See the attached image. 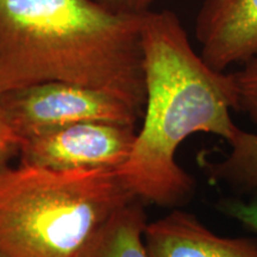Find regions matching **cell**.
<instances>
[{
	"label": "cell",
	"mask_w": 257,
	"mask_h": 257,
	"mask_svg": "<svg viewBox=\"0 0 257 257\" xmlns=\"http://www.w3.org/2000/svg\"><path fill=\"white\" fill-rule=\"evenodd\" d=\"M144 242L150 257H257V237L219 236L179 208L148 221Z\"/></svg>",
	"instance_id": "7"
},
{
	"label": "cell",
	"mask_w": 257,
	"mask_h": 257,
	"mask_svg": "<svg viewBox=\"0 0 257 257\" xmlns=\"http://www.w3.org/2000/svg\"><path fill=\"white\" fill-rule=\"evenodd\" d=\"M144 202L128 201L96 230L79 257H150L144 242Z\"/></svg>",
	"instance_id": "8"
},
{
	"label": "cell",
	"mask_w": 257,
	"mask_h": 257,
	"mask_svg": "<svg viewBox=\"0 0 257 257\" xmlns=\"http://www.w3.org/2000/svg\"><path fill=\"white\" fill-rule=\"evenodd\" d=\"M146 79L143 125L118 175L141 201L167 208L194 197V176L176 162L181 144L204 133L229 142L238 126L232 73L211 68L193 49L181 19L170 10L142 17Z\"/></svg>",
	"instance_id": "1"
},
{
	"label": "cell",
	"mask_w": 257,
	"mask_h": 257,
	"mask_svg": "<svg viewBox=\"0 0 257 257\" xmlns=\"http://www.w3.org/2000/svg\"><path fill=\"white\" fill-rule=\"evenodd\" d=\"M231 152L219 161L199 156V167L212 184L225 185L236 192L257 189V134L238 128L227 142Z\"/></svg>",
	"instance_id": "9"
},
{
	"label": "cell",
	"mask_w": 257,
	"mask_h": 257,
	"mask_svg": "<svg viewBox=\"0 0 257 257\" xmlns=\"http://www.w3.org/2000/svg\"><path fill=\"white\" fill-rule=\"evenodd\" d=\"M136 125L82 121L22 138L19 163L53 170H117L133 149Z\"/></svg>",
	"instance_id": "5"
},
{
	"label": "cell",
	"mask_w": 257,
	"mask_h": 257,
	"mask_svg": "<svg viewBox=\"0 0 257 257\" xmlns=\"http://www.w3.org/2000/svg\"><path fill=\"white\" fill-rule=\"evenodd\" d=\"M232 73L236 87V111L243 112L257 124V55Z\"/></svg>",
	"instance_id": "10"
},
{
	"label": "cell",
	"mask_w": 257,
	"mask_h": 257,
	"mask_svg": "<svg viewBox=\"0 0 257 257\" xmlns=\"http://www.w3.org/2000/svg\"><path fill=\"white\" fill-rule=\"evenodd\" d=\"M136 197L117 170L0 166V253L79 257L96 230Z\"/></svg>",
	"instance_id": "3"
},
{
	"label": "cell",
	"mask_w": 257,
	"mask_h": 257,
	"mask_svg": "<svg viewBox=\"0 0 257 257\" xmlns=\"http://www.w3.org/2000/svg\"><path fill=\"white\" fill-rule=\"evenodd\" d=\"M98 4L114 15L142 17L152 11L157 0H95Z\"/></svg>",
	"instance_id": "12"
},
{
	"label": "cell",
	"mask_w": 257,
	"mask_h": 257,
	"mask_svg": "<svg viewBox=\"0 0 257 257\" xmlns=\"http://www.w3.org/2000/svg\"><path fill=\"white\" fill-rule=\"evenodd\" d=\"M22 140L6 119L5 112L0 104V166L10 163L15 156H18Z\"/></svg>",
	"instance_id": "13"
},
{
	"label": "cell",
	"mask_w": 257,
	"mask_h": 257,
	"mask_svg": "<svg viewBox=\"0 0 257 257\" xmlns=\"http://www.w3.org/2000/svg\"><path fill=\"white\" fill-rule=\"evenodd\" d=\"M6 119L21 138L82 121L136 125L142 115L117 96L66 81H46L0 93Z\"/></svg>",
	"instance_id": "4"
},
{
	"label": "cell",
	"mask_w": 257,
	"mask_h": 257,
	"mask_svg": "<svg viewBox=\"0 0 257 257\" xmlns=\"http://www.w3.org/2000/svg\"><path fill=\"white\" fill-rule=\"evenodd\" d=\"M142 17L95 0H0V93L66 81L110 93L143 115Z\"/></svg>",
	"instance_id": "2"
},
{
	"label": "cell",
	"mask_w": 257,
	"mask_h": 257,
	"mask_svg": "<svg viewBox=\"0 0 257 257\" xmlns=\"http://www.w3.org/2000/svg\"><path fill=\"white\" fill-rule=\"evenodd\" d=\"M0 257H5L4 255H2V253H0Z\"/></svg>",
	"instance_id": "14"
},
{
	"label": "cell",
	"mask_w": 257,
	"mask_h": 257,
	"mask_svg": "<svg viewBox=\"0 0 257 257\" xmlns=\"http://www.w3.org/2000/svg\"><path fill=\"white\" fill-rule=\"evenodd\" d=\"M194 32L211 68L248 62L257 55V0H202Z\"/></svg>",
	"instance_id": "6"
},
{
	"label": "cell",
	"mask_w": 257,
	"mask_h": 257,
	"mask_svg": "<svg viewBox=\"0 0 257 257\" xmlns=\"http://www.w3.org/2000/svg\"><path fill=\"white\" fill-rule=\"evenodd\" d=\"M249 199L225 198L217 202L220 213L238 221L257 236V189Z\"/></svg>",
	"instance_id": "11"
}]
</instances>
